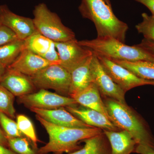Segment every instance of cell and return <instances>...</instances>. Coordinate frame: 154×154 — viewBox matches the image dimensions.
Instances as JSON below:
<instances>
[{
    "instance_id": "cell-22",
    "label": "cell",
    "mask_w": 154,
    "mask_h": 154,
    "mask_svg": "<svg viewBox=\"0 0 154 154\" xmlns=\"http://www.w3.org/2000/svg\"><path fill=\"white\" fill-rule=\"evenodd\" d=\"M25 48V40L17 39L0 46V63L8 68Z\"/></svg>"
},
{
    "instance_id": "cell-27",
    "label": "cell",
    "mask_w": 154,
    "mask_h": 154,
    "mask_svg": "<svg viewBox=\"0 0 154 154\" xmlns=\"http://www.w3.org/2000/svg\"><path fill=\"white\" fill-rule=\"evenodd\" d=\"M0 125L7 138L23 137L17 122L5 114L0 112Z\"/></svg>"
},
{
    "instance_id": "cell-28",
    "label": "cell",
    "mask_w": 154,
    "mask_h": 154,
    "mask_svg": "<svg viewBox=\"0 0 154 154\" xmlns=\"http://www.w3.org/2000/svg\"><path fill=\"white\" fill-rule=\"evenodd\" d=\"M17 39V36L11 29L0 23V46Z\"/></svg>"
},
{
    "instance_id": "cell-8",
    "label": "cell",
    "mask_w": 154,
    "mask_h": 154,
    "mask_svg": "<svg viewBox=\"0 0 154 154\" xmlns=\"http://www.w3.org/2000/svg\"><path fill=\"white\" fill-rule=\"evenodd\" d=\"M96 55L106 72L125 93L139 86L146 85H154V81L139 78L129 70L113 61Z\"/></svg>"
},
{
    "instance_id": "cell-18",
    "label": "cell",
    "mask_w": 154,
    "mask_h": 154,
    "mask_svg": "<svg viewBox=\"0 0 154 154\" xmlns=\"http://www.w3.org/2000/svg\"><path fill=\"white\" fill-rule=\"evenodd\" d=\"M109 141L111 154H131L137 145L129 133L123 130H103Z\"/></svg>"
},
{
    "instance_id": "cell-32",
    "label": "cell",
    "mask_w": 154,
    "mask_h": 154,
    "mask_svg": "<svg viewBox=\"0 0 154 154\" xmlns=\"http://www.w3.org/2000/svg\"><path fill=\"white\" fill-rule=\"evenodd\" d=\"M0 145L5 146L6 147H9L8 138L4 131L0 127Z\"/></svg>"
},
{
    "instance_id": "cell-34",
    "label": "cell",
    "mask_w": 154,
    "mask_h": 154,
    "mask_svg": "<svg viewBox=\"0 0 154 154\" xmlns=\"http://www.w3.org/2000/svg\"><path fill=\"white\" fill-rule=\"evenodd\" d=\"M7 69V68L6 67L0 63V82L2 81L3 76L5 73Z\"/></svg>"
},
{
    "instance_id": "cell-21",
    "label": "cell",
    "mask_w": 154,
    "mask_h": 154,
    "mask_svg": "<svg viewBox=\"0 0 154 154\" xmlns=\"http://www.w3.org/2000/svg\"><path fill=\"white\" fill-rule=\"evenodd\" d=\"M112 60L129 70L139 78L154 81V62Z\"/></svg>"
},
{
    "instance_id": "cell-24",
    "label": "cell",
    "mask_w": 154,
    "mask_h": 154,
    "mask_svg": "<svg viewBox=\"0 0 154 154\" xmlns=\"http://www.w3.org/2000/svg\"><path fill=\"white\" fill-rule=\"evenodd\" d=\"M14 99L15 96L12 93L0 85V112L12 119L16 117Z\"/></svg>"
},
{
    "instance_id": "cell-35",
    "label": "cell",
    "mask_w": 154,
    "mask_h": 154,
    "mask_svg": "<svg viewBox=\"0 0 154 154\" xmlns=\"http://www.w3.org/2000/svg\"><path fill=\"white\" fill-rule=\"evenodd\" d=\"M105 2V3L108 5L109 6L111 7V3H110V0H104Z\"/></svg>"
},
{
    "instance_id": "cell-14",
    "label": "cell",
    "mask_w": 154,
    "mask_h": 154,
    "mask_svg": "<svg viewBox=\"0 0 154 154\" xmlns=\"http://www.w3.org/2000/svg\"><path fill=\"white\" fill-rule=\"evenodd\" d=\"M0 85L18 97L34 93L36 89L30 77L8 68Z\"/></svg>"
},
{
    "instance_id": "cell-5",
    "label": "cell",
    "mask_w": 154,
    "mask_h": 154,
    "mask_svg": "<svg viewBox=\"0 0 154 154\" xmlns=\"http://www.w3.org/2000/svg\"><path fill=\"white\" fill-rule=\"evenodd\" d=\"M33 19L36 31L54 42L76 39L73 31L63 25L58 16L44 3L35 6Z\"/></svg>"
},
{
    "instance_id": "cell-1",
    "label": "cell",
    "mask_w": 154,
    "mask_h": 154,
    "mask_svg": "<svg viewBox=\"0 0 154 154\" xmlns=\"http://www.w3.org/2000/svg\"><path fill=\"white\" fill-rule=\"evenodd\" d=\"M36 119L45 129L49 141L37 151L38 154L54 153L62 154L71 152L81 148L79 142L100 134L103 130L98 128H86L66 127L52 124L36 115Z\"/></svg>"
},
{
    "instance_id": "cell-2",
    "label": "cell",
    "mask_w": 154,
    "mask_h": 154,
    "mask_svg": "<svg viewBox=\"0 0 154 154\" xmlns=\"http://www.w3.org/2000/svg\"><path fill=\"white\" fill-rule=\"evenodd\" d=\"M79 11L95 25L97 37L110 36L124 43L128 27L119 20L104 0H82Z\"/></svg>"
},
{
    "instance_id": "cell-20",
    "label": "cell",
    "mask_w": 154,
    "mask_h": 154,
    "mask_svg": "<svg viewBox=\"0 0 154 154\" xmlns=\"http://www.w3.org/2000/svg\"><path fill=\"white\" fill-rule=\"evenodd\" d=\"M83 141L82 148L68 154H111L109 141L103 132Z\"/></svg>"
},
{
    "instance_id": "cell-3",
    "label": "cell",
    "mask_w": 154,
    "mask_h": 154,
    "mask_svg": "<svg viewBox=\"0 0 154 154\" xmlns=\"http://www.w3.org/2000/svg\"><path fill=\"white\" fill-rule=\"evenodd\" d=\"M79 44L94 54L111 60L154 62V55L137 45L129 46L110 36L98 37L92 40L78 41Z\"/></svg>"
},
{
    "instance_id": "cell-9",
    "label": "cell",
    "mask_w": 154,
    "mask_h": 154,
    "mask_svg": "<svg viewBox=\"0 0 154 154\" xmlns=\"http://www.w3.org/2000/svg\"><path fill=\"white\" fill-rule=\"evenodd\" d=\"M91 71L92 82L98 88L101 95L104 98H110L122 103H126L125 92L106 72L94 53L91 60Z\"/></svg>"
},
{
    "instance_id": "cell-11",
    "label": "cell",
    "mask_w": 154,
    "mask_h": 154,
    "mask_svg": "<svg viewBox=\"0 0 154 154\" xmlns=\"http://www.w3.org/2000/svg\"><path fill=\"white\" fill-rule=\"evenodd\" d=\"M0 23L11 29L21 40H26L37 32L33 19L15 14L6 5H0Z\"/></svg>"
},
{
    "instance_id": "cell-13",
    "label": "cell",
    "mask_w": 154,
    "mask_h": 154,
    "mask_svg": "<svg viewBox=\"0 0 154 154\" xmlns=\"http://www.w3.org/2000/svg\"><path fill=\"white\" fill-rule=\"evenodd\" d=\"M29 109L45 120L58 126L77 128L92 127L77 118L65 107L51 110L36 108Z\"/></svg>"
},
{
    "instance_id": "cell-29",
    "label": "cell",
    "mask_w": 154,
    "mask_h": 154,
    "mask_svg": "<svg viewBox=\"0 0 154 154\" xmlns=\"http://www.w3.org/2000/svg\"><path fill=\"white\" fill-rule=\"evenodd\" d=\"M134 152L139 154H154V149L149 146L138 144L136 147Z\"/></svg>"
},
{
    "instance_id": "cell-19",
    "label": "cell",
    "mask_w": 154,
    "mask_h": 154,
    "mask_svg": "<svg viewBox=\"0 0 154 154\" xmlns=\"http://www.w3.org/2000/svg\"><path fill=\"white\" fill-rule=\"evenodd\" d=\"M93 55L70 73L71 84L69 96L72 97L93 83L91 64Z\"/></svg>"
},
{
    "instance_id": "cell-25",
    "label": "cell",
    "mask_w": 154,
    "mask_h": 154,
    "mask_svg": "<svg viewBox=\"0 0 154 154\" xmlns=\"http://www.w3.org/2000/svg\"><path fill=\"white\" fill-rule=\"evenodd\" d=\"M142 22L136 25L135 28L145 39L154 42V17L144 13L142 14Z\"/></svg>"
},
{
    "instance_id": "cell-23",
    "label": "cell",
    "mask_w": 154,
    "mask_h": 154,
    "mask_svg": "<svg viewBox=\"0 0 154 154\" xmlns=\"http://www.w3.org/2000/svg\"><path fill=\"white\" fill-rule=\"evenodd\" d=\"M17 123L21 133L28 138L33 143V148L37 149V143L39 140L31 120L24 114H19L17 117Z\"/></svg>"
},
{
    "instance_id": "cell-10",
    "label": "cell",
    "mask_w": 154,
    "mask_h": 154,
    "mask_svg": "<svg viewBox=\"0 0 154 154\" xmlns=\"http://www.w3.org/2000/svg\"><path fill=\"white\" fill-rule=\"evenodd\" d=\"M55 44L60 64L70 73L93 54L90 50L80 45L76 39Z\"/></svg>"
},
{
    "instance_id": "cell-4",
    "label": "cell",
    "mask_w": 154,
    "mask_h": 154,
    "mask_svg": "<svg viewBox=\"0 0 154 154\" xmlns=\"http://www.w3.org/2000/svg\"><path fill=\"white\" fill-rule=\"evenodd\" d=\"M110 121L120 130L129 133L138 144L154 149V140L140 117L126 103L105 98L104 100Z\"/></svg>"
},
{
    "instance_id": "cell-26",
    "label": "cell",
    "mask_w": 154,
    "mask_h": 154,
    "mask_svg": "<svg viewBox=\"0 0 154 154\" xmlns=\"http://www.w3.org/2000/svg\"><path fill=\"white\" fill-rule=\"evenodd\" d=\"M9 147L18 154H37L35 150L30 147L29 141L26 138L8 137Z\"/></svg>"
},
{
    "instance_id": "cell-17",
    "label": "cell",
    "mask_w": 154,
    "mask_h": 154,
    "mask_svg": "<svg viewBox=\"0 0 154 154\" xmlns=\"http://www.w3.org/2000/svg\"><path fill=\"white\" fill-rule=\"evenodd\" d=\"M101 96L98 88L93 83L71 98L75 100L78 105L99 111L110 120L107 108Z\"/></svg>"
},
{
    "instance_id": "cell-33",
    "label": "cell",
    "mask_w": 154,
    "mask_h": 154,
    "mask_svg": "<svg viewBox=\"0 0 154 154\" xmlns=\"http://www.w3.org/2000/svg\"><path fill=\"white\" fill-rule=\"evenodd\" d=\"M0 154H18L5 146L0 145Z\"/></svg>"
},
{
    "instance_id": "cell-6",
    "label": "cell",
    "mask_w": 154,
    "mask_h": 154,
    "mask_svg": "<svg viewBox=\"0 0 154 154\" xmlns=\"http://www.w3.org/2000/svg\"><path fill=\"white\" fill-rule=\"evenodd\" d=\"M29 77L36 89H51L60 95L69 96L71 73L60 64L48 66Z\"/></svg>"
},
{
    "instance_id": "cell-15",
    "label": "cell",
    "mask_w": 154,
    "mask_h": 154,
    "mask_svg": "<svg viewBox=\"0 0 154 154\" xmlns=\"http://www.w3.org/2000/svg\"><path fill=\"white\" fill-rule=\"evenodd\" d=\"M68 111L89 126L98 128L102 130H120L107 116L93 109L79 108L76 106L65 107Z\"/></svg>"
},
{
    "instance_id": "cell-7",
    "label": "cell",
    "mask_w": 154,
    "mask_h": 154,
    "mask_svg": "<svg viewBox=\"0 0 154 154\" xmlns=\"http://www.w3.org/2000/svg\"><path fill=\"white\" fill-rule=\"evenodd\" d=\"M18 102L28 108L51 110L60 107L77 106L73 98L53 93L45 89L18 97Z\"/></svg>"
},
{
    "instance_id": "cell-16",
    "label": "cell",
    "mask_w": 154,
    "mask_h": 154,
    "mask_svg": "<svg viewBox=\"0 0 154 154\" xmlns=\"http://www.w3.org/2000/svg\"><path fill=\"white\" fill-rule=\"evenodd\" d=\"M25 48L51 62L60 64L55 42L38 32L25 40Z\"/></svg>"
},
{
    "instance_id": "cell-30",
    "label": "cell",
    "mask_w": 154,
    "mask_h": 154,
    "mask_svg": "<svg viewBox=\"0 0 154 154\" xmlns=\"http://www.w3.org/2000/svg\"><path fill=\"white\" fill-rule=\"evenodd\" d=\"M138 46L146 50L149 52L151 53L154 55V42L147 39H144L142 40L140 44H137Z\"/></svg>"
},
{
    "instance_id": "cell-12",
    "label": "cell",
    "mask_w": 154,
    "mask_h": 154,
    "mask_svg": "<svg viewBox=\"0 0 154 154\" xmlns=\"http://www.w3.org/2000/svg\"><path fill=\"white\" fill-rule=\"evenodd\" d=\"M56 63L51 62L25 48L16 60L8 68L30 77L36 74L44 68Z\"/></svg>"
},
{
    "instance_id": "cell-31",
    "label": "cell",
    "mask_w": 154,
    "mask_h": 154,
    "mask_svg": "<svg viewBox=\"0 0 154 154\" xmlns=\"http://www.w3.org/2000/svg\"><path fill=\"white\" fill-rule=\"evenodd\" d=\"M146 6L151 12L154 17V0H134Z\"/></svg>"
}]
</instances>
